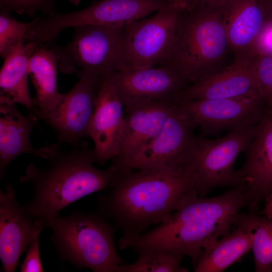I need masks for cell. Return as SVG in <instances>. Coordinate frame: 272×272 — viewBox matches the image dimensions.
Instances as JSON below:
<instances>
[{
  "instance_id": "1",
  "label": "cell",
  "mask_w": 272,
  "mask_h": 272,
  "mask_svg": "<svg viewBox=\"0 0 272 272\" xmlns=\"http://www.w3.org/2000/svg\"><path fill=\"white\" fill-rule=\"evenodd\" d=\"M107 189L97 197L98 210L126 239L164 222L198 195L193 174L182 167L116 172Z\"/></svg>"
},
{
  "instance_id": "2",
  "label": "cell",
  "mask_w": 272,
  "mask_h": 272,
  "mask_svg": "<svg viewBox=\"0 0 272 272\" xmlns=\"http://www.w3.org/2000/svg\"><path fill=\"white\" fill-rule=\"evenodd\" d=\"M248 205L242 187L209 198L197 195L152 230L131 239L120 238L117 244L121 250L131 249L137 255L153 252L187 255L194 268L205 248L230 233L235 216Z\"/></svg>"
},
{
  "instance_id": "3",
  "label": "cell",
  "mask_w": 272,
  "mask_h": 272,
  "mask_svg": "<svg viewBox=\"0 0 272 272\" xmlns=\"http://www.w3.org/2000/svg\"><path fill=\"white\" fill-rule=\"evenodd\" d=\"M45 160L47 164L43 168L30 163L19 179L33 187L31 199L24 205L26 212L41 222L59 216L63 209L78 199L107 189L116 175L110 166L105 170L94 167V148L83 142L69 150L54 144Z\"/></svg>"
},
{
  "instance_id": "4",
  "label": "cell",
  "mask_w": 272,
  "mask_h": 272,
  "mask_svg": "<svg viewBox=\"0 0 272 272\" xmlns=\"http://www.w3.org/2000/svg\"><path fill=\"white\" fill-rule=\"evenodd\" d=\"M51 230L50 241L62 261L78 268L95 272H116L126 263L114 241L117 230L113 223L100 211H74L41 222Z\"/></svg>"
},
{
  "instance_id": "5",
  "label": "cell",
  "mask_w": 272,
  "mask_h": 272,
  "mask_svg": "<svg viewBox=\"0 0 272 272\" xmlns=\"http://www.w3.org/2000/svg\"><path fill=\"white\" fill-rule=\"evenodd\" d=\"M228 48L222 12L185 9L163 65L172 69L186 83L192 84L220 69Z\"/></svg>"
},
{
  "instance_id": "6",
  "label": "cell",
  "mask_w": 272,
  "mask_h": 272,
  "mask_svg": "<svg viewBox=\"0 0 272 272\" xmlns=\"http://www.w3.org/2000/svg\"><path fill=\"white\" fill-rule=\"evenodd\" d=\"M71 40L51 48L65 74L90 73L103 78L128 71V39L125 26L84 25L74 28Z\"/></svg>"
},
{
  "instance_id": "7",
  "label": "cell",
  "mask_w": 272,
  "mask_h": 272,
  "mask_svg": "<svg viewBox=\"0 0 272 272\" xmlns=\"http://www.w3.org/2000/svg\"><path fill=\"white\" fill-rule=\"evenodd\" d=\"M256 126L229 131L215 139L195 137L184 166L194 177L198 196H204L217 187H240L235 163L252 139Z\"/></svg>"
},
{
  "instance_id": "8",
  "label": "cell",
  "mask_w": 272,
  "mask_h": 272,
  "mask_svg": "<svg viewBox=\"0 0 272 272\" xmlns=\"http://www.w3.org/2000/svg\"><path fill=\"white\" fill-rule=\"evenodd\" d=\"M165 4L151 0H96L88 7L66 13L53 12L38 17L29 31V41H53L69 28L84 25L125 26L157 11Z\"/></svg>"
},
{
  "instance_id": "9",
  "label": "cell",
  "mask_w": 272,
  "mask_h": 272,
  "mask_svg": "<svg viewBox=\"0 0 272 272\" xmlns=\"http://www.w3.org/2000/svg\"><path fill=\"white\" fill-rule=\"evenodd\" d=\"M185 9L179 0H171L152 17L126 26L128 71L165 64L170 54L179 20Z\"/></svg>"
},
{
  "instance_id": "10",
  "label": "cell",
  "mask_w": 272,
  "mask_h": 272,
  "mask_svg": "<svg viewBox=\"0 0 272 272\" xmlns=\"http://www.w3.org/2000/svg\"><path fill=\"white\" fill-rule=\"evenodd\" d=\"M195 127L194 122L176 103L163 127L151 141L123 163L110 167L116 172L185 168L186 156L195 137Z\"/></svg>"
},
{
  "instance_id": "11",
  "label": "cell",
  "mask_w": 272,
  "mask_h": 272,
  "mask_svg": "<svg viewBox=\"0 0 272 272\" xmlns=\"http://www.w3.org/2000/svg\"><path fill=\"white\" fill-rule=\"evenodd\" d=\"M177 103L199 127L201 136L204 137L253 126L267 111L263 99L249 97L193 100Z\"/></svg>"
},
{
  "instance_id": "12",
  "label": "cell",
  "mask_w": 272,
  "mask_h": 272,
  "mask_svg": "<svg viewBox=\"0 0 272 272\" xmlns=\"http://www.w3.org/2000/svg\"><path fill=\"white\" fill-rule=\"evenodd\" d=\"M79 81L63 94L55 110L43 121L55 131L59 144L78 146L89 138V126L97 91L102 78L90 73L81 74Z\"/></svg>"
},
{
  "instance_id": "13",
  "label": "cell",
  "mask_w": 272,
  "mask_h": 272,
  "mask_svg": "<svg viewBox=\"0 0 272 272\" xmlns=\"http://www.w3.org/2000/svg\"><path fill=\"white\" fill-rule=\"evenodd\" d=\"M124 109L110 77L102 78L89 126V138L94 144L96 162L101 165L119 154L124 130Z\"/></svg>"
},
{
  "instance_id": "14",
  "label": "cell",
  "mask_w": 272,
  "mask_h": 272,
  "mask_svg": "<svg viewBox=\"0 0 272 272\" xmlns=\"http://www.w3.org/2000/svg\"><path fill=\"white\" fill-rule=\"evenodd\" d=\"M243 152L245 161L238 176L240 187L248 196L249 213L254 214L272 192V114L266 111L262 117Z\"/></svg>"
},
{
  "instance_id": "15",
  "label": "cell",
  "mask_w": 272,
  "mask_h": 272,
  "mask_svg": "<svg viewBox=\"0 0 272 272\" xmlns=\"http://www.w3.org/2000/svg\"><path fill=\"white\" fill-rule=\"evenodd\" d=\"M108 76L125 110L147 102L173 101L186 84L166 65L115 72Z\"/></svg>"
},
{
  "instance_id": "16",
  "label": "cell",
  "mask_w": 272,
  "mask_h": 272,
  "mask_svg": "<svg viewBox=\"0 0 272 272\" xmlns=\"http://www.w3.org/2000/svg\"><path fill=\"white\" fill-rule=\"evenodd\" d=\"M252 59L235 60L228 66L185 87L175 95L173 101L239 97L262 99L253 72Z\"/></svg>"
},
{
  "instance_id": "17",
  "label": "cell",
  "mask_w": 272,
  "mask_h": 272,
  "mask_svg": "<svg viewBox=\"0 0 272 272\" xmlns=\"http://www.w3.org/2000/svg\"><path fill=\"white\" fill-rule=\"evenodd\" d=\"M39 222L18 202L12 184L5 191L0 190V259L4 271H15Z\"/></svg>"
},
{
  "instance_id": "18",
  "label": "cell",
  "mask_w": 272,
  "mask_h": 272,
  "mask_svg": "<svg viewBox=\"0 0 272 272\" xmlns=\"http://www.w3.org/2000/svg\"><path fill=\"white\" fill-rule=\"evenodd\" d=\"M221 12L228 47L235 60L253 58L266 22L260 0H233Z\"/></svg>"
},
{
  "instance_id": "19",
  "label": "cell",
  "mask_w": 272,
  "mask_h": 272,
  "mask_svg": "<svg viewBox=\"0 0 272 272\" xmlns=\"http://www.w3.org/2000/svg\"><path fill=\"white\" fill-rule=\"evenodd\" d=\"M175 104L173 101H150L125 110L123 136L119 154L112 165L123 163L151 141L162 129Z\"/></svg>"
},
{
  "instance_id": "20",
  "label": "cell",
  "mask_w": 272,
  "mask_h": 272,
  "mask_svg": "<svg viewBox=\"0 0 272 272\" xmlns=\"http://www.w3.org/2000/svg\"><path fill=\"white\" fill-rule=\"evenodd\" d=\"M38 118L33 112L27 115L21 113L15 104H0V177L18 157L30 154L45 159L51 152L53 144L36 149L32 145L30 134L38 125Z\"/></svg>"
},
{
  "instance_id": "21",
  "label": "cell",
  "mask_w": 272,
  "mask_h": 272,
  "mask_svg": "<svg viewBox=\"0 0 272 272\" xmlns=\"http://www.w3.org/2000/svg\"><path fill=\"white\" fill-rule=\"evenodd\" d=\"M59 59L50 47L39 44L31 54L28 64L29 75L36 94L32 98L33 112L39 120H44L56 108L63 94L57 88Z\"/></svg>"
},
{
  "instance_id": "22",
  "label": "cell",
  "mask_w": 272,
  "mask_h": 272,
  "mask_svg": "<svg viewBox=\"0 0 272 272\" xmlns=\"http://www.w3.org/2000/svg\"><path fill=\"white\" fill-rule=\"evenodd\" d=\"M39 44L22 40L4 59L0 72V104H20L28 113L34 109L28 87L29 58Z\"/></svg>"
},
{
  "instance_id": "23",
  "label": "cell",
  "mask_w": 272,
  "mask_h": 272,
  "mask_svg": "<svg viewBox=\"0 0 272 272\" xmlns=\"http://www.w3.org/2000/svg\"><path fill=\"white\" fill-rule=\"evenodd\" d=\"M252 249L250 235L242 228L206 247L196 266L195 272H221L240 261Z\"/></svg>"
},
{
  "instance_id": "24",
  "label": "cell",
  "mask_w": 272,
  "mask_h": 272,
  "mask_svg": "<svg viewBox=\"0 0 272 272\" xmlns=\"http://www.w3.org/2000/svg\"><path fill=\"white\" fill-rule=\"evenodd\" d=\"M233 225L242 228L250 236L255 271L272 272V219L238 213Z\"/></svg>"
},
{
  "instance_id": "25",
  "label": "cell",
  "mask_w": 272,
  "mask_h": 272,
  "mask_svg": "<svg viewBox=\"0 0 272 272\" xmlns=\"http://www.w3.org/2000/svg\"><path fill=\"white\" fill-rule=\"evenodd\" d=\"M183 255L171 253L153 252L137 255L133 263L118 266L116 272H187L182 266Z\"/></svg>"
},
{
  "instance_id": "26",
  "label": "cell",
  "mask_w": 272,
  "mask_h": 272,
  "mask_svg": "<svg viewBox=\"0 0 272 272\" xmlns=\"http://www.w3.org/2000/svg\"><path fill=\"white\" fill-rule=\"evenodd\" d=\"M9 9L1 7L0 54L4 59L10 50L18 42L25 40L28 32L36 23V18L31 22H23L12 17Z\"/></svg>"
},
{
  "instance_id": "27",
  "label": "cell",
  "mask_w": 272,
  "mask_h": 272,
  "mask_svg": "<svg viewBox=\"0 0 272 272\" xmlns=\"http://www.w3.org/2000/svg\"><path fill=\"white\" fill-rule=\"evenodd\" d=\"M252 64L259 93L268 111L272 108V54L258 53L253 58Z\"/></svg>"
},
{
  "instance_id": "28",
  "label": "cell",
  "mask_w": 272,
  "mask_h": 272,
  "mask_svg": "<svg viewBox=\"0 0 272 272\" xmlns=\"http://www.w3.org/2000/svg\"><path fill=\"white\" fill-rule=\"evenodd\" d=\"M70 1V0H69ZM56 0H0L1 7H4L10 11L20 15H27L32 17L38 12L43 16L53 12Z\"/></svg>"
},
{
  "instance_id": "29",
  "label": "cell",
  "mask_w": 272,
  "mask_h": 272,
  "mask_svg": "<svg viewBox=\"0 0 272 272\" xmlns=\"http://www.w3.org/2000/svg\"><path fill=\"white\" fill-rule=\"evenodd\" d=\"M43 229L42 224L39 221L31 238L26 257L21 264V271H44L39 252V238Z\"/></svg>"
},
{
  "instance_id": "30",
  "label": "cell",
  "mask_w": 272,
  "mask_h": 272,
  "mask_svg": "<svg viewBox=\"0 0 272 272\" xmlns=\"http://www.w3.org/2000/svg\"><path fill=\"white\" fill-rule=\"evenodd\" d=\"M272 54V21H266L259 36L257 54Z\"/></svg>"
},
{
  "instance_id": "31",
  "label": "cell",
  "mask_w": 272,
  "mask_h": 272,
  "mask_svg": "<svg viewBox=\"0 0 272 272\" xmlns=\"http://www.w3.org/2000/svg\"><path fill=\"white\" fill-rule=\"evenodd\" d=\"M233 0H199L198 4L195 8L208 12H221Z\"/></svg>"
},
{
  "instance_id": "32",
  "label": "cell",
  "mask_w": 272,
  "mask_h": 272,
  "mask_svg": "<svg viewBox=\"0 0 272 272\" xmlns=\"http://www.w3.org/2000/svg\"><path fill=\"white\" fill-rule=\"evenodd\" d=\"M265 203L263 209L260 212V214L269 219H272V192L264 199Z\"/></svg>"
},
{
  "instance_id": "33",
  "label": "cell",
  "mask_w": 272,
  "mask_h": 272,
  "mask_svg": "<svg viewBox=\"0 0 272 272\" xmlns=\"http://www.w3.org/2000/svg\"><path fill=\"white\" fill-rule=\"evenodd\" d=\"M266 21H272V0H260Z\"/></svg>"
},
{
  "instance_id": "34",
  "label": "cell",
  "mask_w": 272,
  "mask_h": 272,
  "mask_svg": "<svg viewBox=\"0 0 272 272\" xmlns=\"http://www.w3.org/2000/svg\"><path fill=\"white\" fill-rule=\"evenodd\" d=\"M181 2L184 7L186 10H191L194 9L198 2L199 0H179Z\"/></svg>"
},
{
  "instance_id": "35",
  "label": "cell",
  "mask_w": 272,
  "mask_h": 272,
  "mask_svg": "<svg viewBox=\"0 0 272 272\" xmlns=\"http://www.w3.org/2000/svg\"><path fill=\"white\" fill-rule=\"evenodd\" d=\"M151 1L159 3V4H165L167 3L168 2L171 1V0H151Z\"/></svg>"
},
{
  "instance_id": "36",
  "label": "cell",
  "mask_w": 272,
  "mask_h": 272,
  "mask_svg": "<svg viewBox=\"0 0 272 272\" xmlns=\"http://www.w3.org/2000/svg\"><path fill=\"white\" fill-rule=\"evenodd\" d=\"M80 0H70V2L74 4H77L79 3Z\"/></svg>"
},
{
  "instance_id": "37",
  "label": "cell",
  "mask_w": 272,
  "mask_h": 272,
  "mask_svg": "<svg viewBox=\"0 0 272 272\" xmlns=\"http://www.w3.org/2000/svg\"><path fill=\"white\" fill-rule=\"evenodd\" d=\"M268 113L272 114V108L268 111H267Z\"/></svg>"
}]
</instances>
